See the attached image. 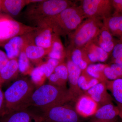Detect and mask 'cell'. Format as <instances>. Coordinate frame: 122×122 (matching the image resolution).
Masks as SVG:
<instances>
[{"label": "cell", "mask_w": 122, "mask_h": 122, "mask_svg": "<svg viewBox=\"0 0 122 122\" xmlns=\"http://www.w3.org/2000/svg\"><path fill=\"white\" fill-rule=\"evenodd\" d=\"M86 18L81 5H74L56 15L46 18L35 23L37 25L49 26L54 33L60 36H65L77 29Z\"/></svg>", "instance_id": "6da1fadb"}, {"label": "cell", "mask_w": 122, "mask_h": 122, "mask_svg": "<svg viewBox=\"0 0 122 122\" xmlns=\"http://www.w3.org/2000/svg\"><path fill=\"white\" fill-rule=\"evenodd\" d=\"M92 41L106 52L110 54L117 40L114 39L113 36L108 29L103 25L98 35Z\"/></svg>", "instance_id": "9a60e30c"}, {"label": "cell", "mask_w": 122, "mask_h": 122, "mask_svg": "<svg viewBox=\"0 0 122 122\" xmlns=\"http://www.w3.org/2000/svg\"><path fill=\"white\" fill-rule=\"evenodd\" d=\"M49 80V84L50 85L59 86V87L66 88V86L64 85L61 81L56 74L53 72L48 77Z\"/></svg>", "instance_id": "d6a6232c"}, {"label": "cell", "mask_w": 122, "mask_h": 122, "mask_svg": "<svg viewBox=\"0 0 122 122\" xmlns=\"http://www.w3.org/2000/svg\"><path fill=\"white\" fill-rule=\"evenodd\" d=\"M114 12L122 14V0H112Z\"/></svg>", "instance_id": "d590c367"}, {"label": "cell", "mask_w": 122, "mask_h": 122, "mask_svg": "<svg viewBox=\"0 0 122 122\" xmlns=\"http://www.w3.org/2000/svg\"><path fill=\"white\" fill-rule=\"evenodd\" d=\"M100 82L96 79L92 77L85 70L82 71L78 80V85L84 92Z\"/></svg>", "instance_id": "484cf974"}, {"label": "cell", "mask_w": 122, "mask_h": 122, "mask_svg": "<svg viewBox=\"0 0 122 122\" xmlns=\"http://www.w3.org/2000/svg\"><path fill=\"white\" fill-rule=\"evenodd\" d=\"M104 73L107 80L113 81L119 78H121L116 74L115 72L109 65H107L104 70Z\"/></svg>", "instance_id": "1f68e13d"}, {"label": "cell", "mask_w": 122, "mask_h": 122, "mask_svg": "<svg viewBox=\"0 0 122 122\" xmlns=\"http://www.w3.org/2000/svg\"><path fill=\"white\" fill-rule=\"evenodd\" d=\"M41 0H2V12L11 16H16L20 14L24 7Z\"/></svg>", "instance_id": "2e32d148"}, {"label": "cell", "mask_w": 122, "mask_h": 122, "mask_svg": "<svg viewBox=\"0 0 122 122\" xmlns=\"http://www.w3.org/2000/svg\"><path fill=\"white\" fill-rule=\"evenodd\" d=\"M72 101L76 102L74 96L69 89L46 84L34 92L29 107H36L44 112L53 107Z\"/></svg>", "instance_id": "7a4b0ae2"}, {"label": "cell", "mask_w": 122, "mask_h": 122, "mask_svg": "<svg viewBox=\"0 0 122 122\" xmlns=\"http://www.w3.org/2000/svg\"><path fill=\"white\" fill-rule=\"evenodd\" d=\"M6 114L4 93L0 86V119Z\"/></svg>", "instance_id": "836d02e7"}, {"label": "cell", "mask_w": 122, "mask_h": 122, "mask_svg": "<svg viewBox=\"0 0 122 122\" xmlns=\"http://www.w3.org/2000/svg\"><path fill=\"white\" fill-rule=\"evenodd\" d=\"M30 75L33 83L39 87L44 85V82L47 78L40 65L34 68Z\"/></svg>", "instance_id": "83f0119b"}, {"label": "cell", "mask_w": 122, "mask_h": 122, "mask_svg": "<svg viewBox=\"0 0 122 122\" xmlns=\"http://www.w3.org/2000/svg\"><path fill=\"white\" fill-rule=\"evenodd\" d=\"M103 20L87 18L69 35V45L67 49L83 48L98 35L103 25Z\"/></svg>", "instance_id": "5b68a950"}, {"label": "cell", "mask_w": 122, "mask_h": 122, "mask_svg": "<svg viewBox=\"0 0 122 122\" xmlns=\"http://www.w3.org/2000/svg\"><path fill=\"white\" fill-rule=\"evenodd\" d=\"M0 122H41L40 115H37L28 109L12 112L5 115Z\"/></svg>", "instance_id": "5bb4252c"}, {"label": "cell", "mask_w": 122, "mask_h": 122, "mask_svg": "<svg viewBox=\"0 0 122 122\" xmlns=\"http://www.w3.org/2000/svg\"></svg>", "instance_id": "60d3db41"}, {"label": "cell", "mask_w": 122, "mask_h": 122, "mask_svg": "<svg viewBox=\"0 0 122 122\" xmlns=\"http://www.w3.org/2000/svg\"><path fill=\"white\" fill-rule=\"evenodd\" d=\"M34 30L32 43L42 48L51 50L53 32L52 29L45 25H38Z\"/></svg>", "instance_id": "8fae6325"}, {"label": "cell", "mask_w": 122, "mask_h": 122, "mask_svg": "<svg viewBox=\"0 0 122 122\" xmlns=\"http://www.w3.org/2000/svg\"><path fill=\"white\" fill-rule=\"evenodd\" d=\"M103 25L113 36L122 40V14L114 13L111 16L103 20Z\"/></svg>", "instance_id": "ffe728a7"}, {"label": "cell", "mask_w": 122, "mask_h": 122, "mask_svg": "<svg viewBox=\"0 0 122 122\" xmlns=\"http://www.w3.org/2000/svg\"><path fill=\"white\" fill-rule=\"evenodd\" d=\"M117 106L118 107L119 111V116L122 119V105L117 103Z\"/></svg>", "instance_id": "74e56055"}, {"label": "cell", "mask_w": 122, "mask_h": 122, "mask_svg": "<svg viewBox=\"0 0 122 122\" xmlns=\"http://www.w3.org/2000/svg\"><path fill=\"white\" fill-rule=\"evenodd\" d=\"M66 66L68 70V81L69 84L70 91L76 100V102L79 97L85 94L79 87L78 80L82 71L78 66L74 64L69 57L66 56Z\"/></svg>", "instance_id": "30bf717a"}, {"label": "cell", "mask_w": 122, "mask_h": 122, "mask_svg": "<svg viewBox=\"0 0 122 122\" xmlns=\"http://www.w3.org/2000/svg\"><path fill=\"white\" fill-rule=\"evenodd\" d=\"M24 51L30 61L35 63L41 61L48 55L50 50L40 47L31 42L25 46Z\"/></svg>", "instance_id": "603a6c76"}, {"label": "cell", "mask_w": 122, "mask_h": 122, "mask_svg": "<svg viewBox=\"0 0 122 122\" xmlns=\"http://www.w3.org/2000/svg\"><path fill=\"white\" fill-rule=\"evenodd\" d=\"M66 56L81 70H85L87 66L92 64L83 48H73L66 50Z\"/></svg>", "instance_id": "d6986e66"}, {"label": "cell", "mask_w": 122, "mask_h": 122, "mask_svg": "<svg viewBox=\"0 0 122 122\" xmlns=\"http://www.w3.org/2000/svg\"><path fill=\"white\" fill-rule=\"evenodd\" d=\"M107 90L113 95L117 103L122 105V78L105 82Z\"/></svg>", "instance_id": "cb8c5ba5"}, {"label": "cell", "mask_w": 122, "mask_h": 122, "mask_svg": "<svg viewBox=\"0 0 122 122\" xmlns=\"http://www.w3.org/2000/svg\"><path fill=\"white\" fill-rule=\"evenodd\" d=\"M119 111L117 106L113 103H110L100 107L96 113L92 116V121L105 120L110 121L117 118Z\"/></svg>", "instance_id": "e0dca14e"}, {"label": "cell", "mask_w": 122, "mask_h": 122, "mask_svg": "<svg viewBox=\"0 0 122 122\" xmlns=\"http://www.w3.org/2000/svg\"><path fill=\"white\" fill-rule=\"evenodd\" d=\"M76 103L75 108L76 112L83 117L92 116L99 107L93 99L85 94L79 97Z\"/></svg>", "instance_id": "4fadbf2b"}, {"label": "cell", "mask_w": 122, "mask_h": 122, "mask_svg": "<svg viewBox=\"0 0 122 122\" xmlns=\"http://www.w3.org/2000/svg\"><path fill=\"white\" fill-rule=\"evenodd\" d=\"M83 49L93 63L97 62H105L108 59L110 55L93 41L86 44Z\"/></svg>", "instance_id": "ac0fdd59"}, {"label": "cell", "mask_w": 122, "mask_h": 122, "mask_svg": "<svg viewBox=\"0 0 122 122\" xmlns=\"http://www.w3.org/2000/svg\"><path fill=\"white\" fill-rule=\"evenodd\" d=\"M75 108L66 104L53 107L40 115L41 122H80Z\"/></svg>", "instance_id": "52a82bcc"}, {"label": "cell", "mask_w": 122, "mask_h": 122, "mask_svg": "<svg viewBox=\"0 0 122 122\" xmlns=\"http://www.w3.org/2000/svg\"><path fill=\"white\" fill-rule=\"evenodd\" d=\"M110 65L115 72L116 74L120 78H122V66L115 64H111Z\"/></svg>", "instance_id": "8d00e7d4"}, {"label": "cell", "mask_w": 122, "mask_h": 122, "mask_svg": "<svg viewBox=\"0 0 122 122\" xmlns=\"http://www.w3.org/2000/svg\"><path fill=\"white\" fill-rule=\"evenodd\" d=\"M81 6L87 18L103 19L111 16L114 12L112 0H83Z\"/></svg>", "instance_id": "ba28073f"}, {"label": "cell", "mask_w": 122, "mask_h": 122, "mask_svg": "<svg viewBox=\"0 0 122 122\" xmlns=\"http://www.w3.org/2000/svg\"><path fill=\"white\" fill-rule=\"evenodd\" d=\"M91 122H118V118L114 120H110V121H105V120H96V121H92Z\"/></svg>", "instance_id": "f35d334b"}, {"label": "cell", "mask_w": 122, "mask_h": 122, "mask_svg": "<svg viewBox=\"0 0 122 122\" xmlns=\"http://www.w3.org/2000/svg\"><path fill=\"white\" fill-rule=\"evenodd\" d=\"M58 76L61 81L66 86L68 81V70L66 63L63 62L59 64L55 69L54 72Z\"/></svg>", "instance_id": "4dcf8cb0"}, {"label": "cell", "mask_w": 122, "mask_h": 122, "mask_svg": "<svg viewBox=\"0 0 122 122\" xmlns=\"http://www.w3.org/2000/svg\"><path fill=\"white\" fill-rule=\"evenodd\" d=\"M107 91L105 82H99L84 93L93 99L99 107L113 103V99Z\"/></svg>", "instance_id": "7c38bea8"}, {"label": "cell", "mask_w": 122, "mask_h": 122, "mask_svg": "<svg viewBox=\"0 0 122 122\" xmlns=\"http://www.w3.org/2000/svg\"><path fill=\"white\" fill-rule=\"evenodd\" d=\"M2 0H0V14H1L2 12Z\"/></svg>", "instance_id": "ab89813d"}, {"label": "cell", "mask_w": 122, "mask_h": 122, "mask_svg": "<svg viewBox=\"0 0 122 122\" xmlns=\"http://www.w3.org/2000/svg\"><path fill=\"white\" fill-rule=\"evenodd\" d=\"M34 86L32 81L23 78L15 81L7 89L4 93L7 114L28 109Z\"/></svg>", "instance_id": "3957f363"}, {"label": "cell", "mask_w": 122, "mask_h": 122, "mask_svg": "<svg viewBox=\"0 0 122 122\" xmlns=\"http://www.w3.org/2000/svg\"><path fill=\"white\" fill-rule=\"evenodd\" d=\"M19 72L17 58L10 59L0 72V86L15 79Z\"/></svg>", "instance_id": "44dd1931"}, {"label": "cell", "mask_w": 122, "mask_h": 122, "mask_svg": "<svg viewBox=\"0 0 122 122\" xmlns=\"http://www.w3.org/2000/svg\"><path fill=\"white\" fill-rule=\"evenodd\" d=\"M36 27L28 26L16 20L5 14H0V46L11 38L35 30Z\"/></svg>", "instance_id": "8992f818"}, {"label": "cell", "mask_w": 122, "mask_h": 122, "mask_svg": "<svg viewBox=\"0 0 122 122\" xmlns=\"http://www.w3.org/2000/svg\"><path fill=\"white\" fill-rule=\"evenodd\" d=\"M34 30L13 38L4 45L2 47L5 49L9 59L17 58L25 46L32 42Z\"/></svg>", "instance_id": "9c48e42d"}, {"label": "cell", "mask_w": 122, "mask_h": 122, "mask_svg": "<svg viewBox=\"0 0 122 122\" xmlns=\"http://www.w3.org/2000/svg\"><path fill=\"white\" fill-rule=\"evenodd\" d=\"M74 5L69 0H41L27 5L24 12V17L36 23L46 18L56 15Z\"/></svg>", "instance_id": "277c9868"}, {"label": "cell", "mask_w": 122, "mask_h": 122, "mask_svg": "<svg viewBox=\"0 0 122 122\" xmlns=\"http://www.w3.org/2000/svg\"><path fill=\"white\" fill-rule=\"evenodd\" d=\"M107 65L92 63L87 66L86 71L90 76L97 79L100 82H105L108 80L104 73V70Z\"/></svg>", "instance_id": "d4e9b609"}, {"label": "cell", "mask_w": 122, "mask_h": 122, "mask_svg": "<svg viewBox=\"0 0 122 122\" xmlns=\"http://www.w3.org/2000/svg\"><path fill=\"white\" fill-rule=\"evenodd\" d=\"M61 63L56 59L48 58L46 62L40 65V66L45 73L47 78L52 74L55 69L59 64Z\"/></svg>", "instance_id": "f546056e"}, {"label": "cell", "mask_w": 122, "mask_h": 122, "mask_svg": "<svg viewBox=\"0 0 122 122\" xmlns=\"http://www.w3.org/2000/svg\"><path fill=\"white\" fill-rule=\"evenodd\" d=\"M66 50L63 46L60 36L53 33L52 46L47 55L48 58L56 59L62 63L66 58Z\"/></svg>", "instance_id": "7402d4cb"}, {"label": "cell", "mask_w": 122, "mask_h": 122, "mask_svg": "<svg viewBox=\"0 0 122 122\" xmlns=\"http://www.w3.org/2000/svg\"><path fill=\"white\" fill-rule=\"evenodd\" d=\"M111 64L122 66V40H117L112 52Z\"/></svg>", "instance_id": "f1b7e54d"}, {"label": "cell", "mask_w": 122, "mask_h": 122, "mask_svg": "<svg viewBox=\"0 0 122 122\" xmlns=\"http://www.w3.org/2000/svg\"><path fill=\"white\" fill-rule=\"evenodd\" d=\"M17 58L19 72L25 75L30 74L34 68L25 54L24 49L20 52Z\"/></svg>", "instance_id": "4316f807"}, {"label": "cell", "mask_w": 122, "mask_h": 122, "mask_svg": "<svg viewBox=\"0 0 122 122\" xmlns=\"http://www.w3.org/2000/svg\"><path fill=\"white\" fill-rule=\"evenodd\" d=\"M9 60L6 53L0 50V72Z\"/></svg>", "instance_id": "e575fe53"}]
</instances>
